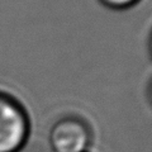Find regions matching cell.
I'll list each match as a JSON object with an SVG mask.
<instances>
[{
    "label": "cell",
    "mask_w": 152,
    "mask_h": 152,
    "mask_svg": "<svg viewBox=\"0 0 152 152\" xmlns=\"http://www.w3.org/2000/svg\"><path fill=\"white\" fill-rule=\"evenodd\" d=\"M148 51H150V56L152 58V31L150 33V38H148Z\"/></svg>",
    "instance_id": "4"
},
{
    "label": "cell",
    "mask_w": 152,
    "mask_h": 152,
    "mask_svg": "<svg viewBox=\"0 0 152 152\" xmlns=\"http://www.w3.org/2000/svg\"><path fill=\"white\" fill-rule=\"evenodd\" d=\"M48 141L53 152H88L93 142V131L83 118L67 115L53 123Z\"/></svg>",
    "instance_id": "2"
},
{
    "label": "cell",
    "mask_w": 152,
    "mask_h": 152,
    "mask_svg": "<svg viewBox=\"0 0 152 152\" xmlns=\"http://www.w3.org/2000/svg\"><path fill=\"white\" fill-rule=\"evenodd\" d=\"M148 98H150V102L152 104V80L150 83V86H148Z\"/></svg>",
    "instance_id": "5"
},
{
    "label": "cell",
    "mask_w": 152,
    "mask_h": 152,
    "mask_svg": "<svg viewBox=\"0 0 152 152\" xmlns=\"http://www.w3.org/2000/svg\"><path fill=\"white\" fill-rule=\"evenodd\" d=\"M31 122L18 100L0 93V152H19L26 146Z\"/></svg>",
    "instance_id": "1"
},
{
    "label": "cell",
    "mask_w": 152,
    "mask_h": 152,
    "mask_svg": "<svg viewBox=\"0 0 152 152\" xmlns=\"http://www.w3.org/2000/svg\"><path fill=\"white\" fill-rule=\"evenodd\" d=\"M140 0H99V3L103 4L113 10H126L132 7H134Z\"/></svg>",
    "instance_id": "3"
}]
</instances>
